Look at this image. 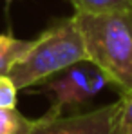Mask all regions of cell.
<instances>
[{
	"label": "cell",
	"instance_id": "cell-1",
	"mask_svg": "<svg viewBox=\"0 0 132 134\" xmlns=\"http://www.w3.org/2000/svg\"><path fill=\"white\" fill-rule=\"evenodd\" d=\"M87 60L92 62L116 91H132V9L103 15L74 11Z\"/></svg>",
	"mask_w": 132,
	"mask_h": 134
},
{
	"label": "cell",
	"instance_id": "cell-2",
	"mask_svg": "<svg viewBox=\"0 0 132 134\" xmlns=\"http://www.w3.org/2000/svg\"><path fill=\"white\" fill-rule=\"evenodd\" d=\"M87 60V51L74 16L60 20L36 38L22 58L11 67L9 76L16 89H27Z\"/></svg>",
	"mask_w": 132,
	"mask_h": 134
},
{
	"label": "cell",
	"instance_id": "cell-3",
	"mask_svg": "<svg viewBox=\"0 0 132 134\" xmlns=\"http://www.w3.org/2000/svg\"><path fill=\"white\" fill-rule=\"evenodd\" d=\"M107 83H109L107 76L89 60L69 67L64 76H60L58 80L47 85V91L54 94L53 107L49 109L47 114L60 116L69 107L83 105L92 96H96Z\"/></svg>",
	"mask_w": 132,
	"mask_h": 134
},
{
	"label": "cell",
	"instance_id": "cell-4",
	"mask_svg": "<svg viewBox=\"0 0 132 134\" xmlns=\"http://www.w3.org/2000/svg\"><path fill=\"white\" fill-rule=\"evenodd\" d=\"M118 107L119 102L71 116H51L45 112L36 120L31 134H112Z\"/></svg>",
	"mask_w": 132,
	"mask_h": 134
},
{
	"label": "cell",
	"instance_id": "cell-5",
	"mask_svg": "<svg viewBox=\"0 0 132 134\" xmlns=\"http://www.w3.org/2000/svg\"><path fill=\"white\" fill-rule=\"evenodd\" d=\"M29 47V40H18L11 33L0 35V74H9L11 67L27 53Z\"/></svg>",
	"mask_w": 132,
	"mask_h": 134
},
{
	"label": "cell",
	"instance_id": "cell-6",
	"mask_svg": "<svg viewBox=\"0 0 132 134\" xmlns=\"http://www.w3.org/2000/svg\"><path fill=\"white\" fill-rule=\"evenodd\" d=\"M76 13L103 15L132 9V0H69Z\"/></svg>",
	"mask_w": 132,
	"mask_h": 134
},
{
	"label": "cell",
	"instance_id": "cell-7",
	"mask_svg": "<svg viewBox=\"0 0 132 134\" xmlns=\"http://www.w3.org/2000/svg\"><path fill=\"white\" fill-rule=\"evenodd\" d=\"M36 120L25 118L22 112L15 109H0V134H31Z\"/></svg>",
	"mask_w": 132,
	"mask_h": 134
},
{
	"label": "cell",
	"instance_id": "cell-8",
	"mask_svg": "<svg viewBox=\"0 0 132 134\" xmlns=\"http://www.w3.org/2000/svg\"><path fill=\"white\" fill-rule=\"evenodd\" d=\"M119 107L116 112L112 134H132V91L119 94Z\"/></svg>",
	"mask_w": 132,
	"mask_h": 134
},
{
	"label": "cell",
	"instance_id": "cell-9",
	"mask_svg": "<svg viewBox=\"0 0 132 134\" xmlns=\"http://www.w3.org/2000/svg\"><path fill=\"white\" fill-rule=\"evenodd\" d=\"M18 102V89L9 74H0V109H15Z\"/></svg>",
	"mask_w": 132,
	"mask_h": 134
},
{
	"label": "cell",
	"instance_id": "cell-10",
	"mask_svg": "<svg viewBox=\"0 0 132 134\" xmlns=\"http://www.w3.org/2000/svg\"><path fill=\"white\" fill-rule=\"evenodd\" d=\"M7 2H11V0H7Z\"/></svg>",
	"mask_w": 132,
	"mask_h": 134
}]
</instances>
